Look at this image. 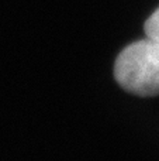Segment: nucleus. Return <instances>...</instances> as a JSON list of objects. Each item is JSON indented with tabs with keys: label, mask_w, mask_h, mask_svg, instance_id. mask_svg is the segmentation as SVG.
I'll use <instances>...</instances> for the list:
<instances>
[{
	"label": "nucleus",
	"mask_w": 159,
	"mask_h": 161,
	"mask_svg": "<svg viewBox=\"0 0 159 161\" xmlns=\"http://www.w3.org/2000/svg\"><path fill=\"white\" fill-rule=\"evenodd\" d=\"M114 78L137 96L159 95V40L146 37L127 45L115 59Z\"/></svg>",
	"instance_id": "obj_1"
},
{
	"label": "nucleus",
	"mask_w": 159,
	"mask_h": 161,
	"mask_svg": "<svg viewBox=\"0 0 159 161\" xmlns=\"http://www.w3.org/2000/svg\"><path fill=\"white\" fill-rule=\"evenodd\" d=\"M144 30H145L146 37L159 40V7L151 14V17L145 21Z\"/></svg>",
	"instance_id": "obj_2"
}]
</instances>
